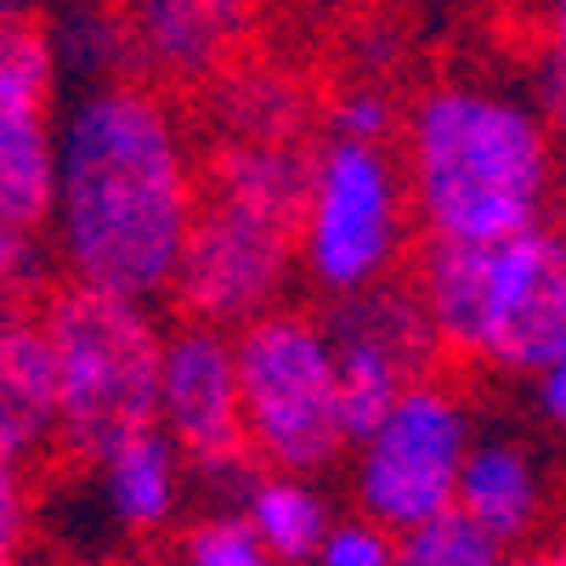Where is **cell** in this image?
<instances>
[{"label": "cell", "instance_id": "28", "mask_svg": "<svg viewBox=\"0 0 566 566\" xmlns=\"http://www.w3.org/2000/svg\"><path fill=\"white\" fill-rule=\"evenodd\" d=\"M504 566H555V555H538V549H515Z\"/></svg>", "mask_w": 566, "mask_h": 566}, {"label": "cell", "instance_id": "11", "mask_svg": "<svg viewBox=\"0 0 566 566\" xmlns=\"http://www.w3.org/2000/svg\"><path fill=\"white\" fill-rule=\"evenodd\" d=\"M57 45L40 18L0 29V210L34 232H52L57 210Z\"/></svg>", "mask_w": 566, "mask_h": 566}, {"label": "cell", "instance_id": "1", "mask_svg": "<svg viewBox=\"0 0 566 566\" xmlns=\"http://www.w3.org/2000/svg\"><path fill=\"white\" fill-rule=\"evenodd\" d=\"M199 193L193 130L154 80H97L63 108L52 255L74 283L130 301L170 295Z\"/></svg>", "mask_w": 566, "mask_h": 566}, {"label": "cell", "instance_id": "22", "mask_svg": "<svg viewBox=\"0 0 566 566\" xmlns=\"http://www.w3.org/2000/svg\"><path fill=\"white\" fill-rule=\"evenodd\" d=\"M52 261L57 255L45 250V232H34V227H23L0 210V306H23L45 283Z\"/></svg>", "mask_w": 566, "mask_h": 566}, {"label": "cell", "instance_id": "26", "mask_svg": "<svg viewBox=\"0 0 566 566\" xmlns=\"http://www.w3.org/2000/svg\"><path fill=\"white\" fill-rule=\"evenodd\" d=\"M527 386H533V408H538V419L566 442V357L549 363L544 374H533Z\"/></svg>", "mask_w": 566, "mask_h": 566}, {"label": "cell", "instance_id": "17", "mask_svg": "<svg viewBox=\"0 0 566 566\" xmlns=\"http://www.w3.org/2000/svg\"><path fill=\"white\" fill-rule=\"evenodd\" d=\"M232 504L255 522V533L277 555V566H306L323 549L328 527L340 522L328 510V493L317 488V476H283V470H261V464L232 488Z\"/></svg>", "mask_w": 566, "mask_h": 566}, {"label": "cell", "instance_id": "20", "mask_svg": "<svg viewBox=\"0 0 566 566\" xmlns=\"http://www.w3.org/2000/svg\"><path fill=\"white\" fill-rule=\"evenodd\" d=\"M176 566H277L239 504H210L176 538Z\"/></svg>", "mask_w": 566, "mask_h": 566}, {"label": "cell", "instance_id": "5", "mask_svg": "<svg viewBox=\"0 0 566 566\" xmlns=\"http://www.w3.org/2000/svg\"><path fill=\"white\" fill-rule=\"evenodd\" d=\"M57 352V448L97 464L119 442L159 424L165 335L154 301L108 295L91 283H57L40 301Z\"/></svg>", "mask_w": 566, "mask_h": 566}, {"label": "cell", "instance_id": "15", "mask_svg": "<svg viewBox=\"0 0 566 566\" xmlns=\"http://www.w3.org/2000/svg\"><path fill=\"white\" fill-rule=\"evenodd\" d=\"M205 125L210 142H306L323 108L295 69L239 57L205 85Z\"/></svg>", "mask_w": 566, "mask_h": 566}, {"label": "cell", "instance_id": "18", "mask_svg": "<svg viewBox=\"0 0 566 566\" xmlns=\"http://www.w3.org/2000/svg\"><path fill=\"white\" fill-rule=\"evenodd\" d=\"M52 45H57V63H74L80 74H91V85L136 74L130 18L114 0H69L63 18L52 23Z\"/></svg>", "mask_w": 566, "mask_h": 566}, {"label": "cell", "instance_id": "8", "mask_svg": "<svg viewBox=\"0 0 566 566\" xmlns=\"http://www.w3.org/2000/svg\"><path fill=\"white\" fill-rule=\"evenodd\" d=\"M476 437V408L442 368L413 380L397 408L363 442H352L357 515L380 522L386 533L437 522L442 510L459 504V476Z\"/></svg>", "mask_w": 566, "mask_h": 566}, {"label": "cell", "instance_id": "7", "mask_svg": "<svg viewBox=\"0 0 566 566\" xmlns=\"http://www.w3.org/2000/svg\"><path fill=\"white\" fill-rule=\"evenodd\" d=\"M413 232L419 221L402 154L323 136L312 148V187L301 210V277L312 290L328 301L380 290L408 266Z\"/></svg>", "mask_w": 566, "mask_h": 566}, {"label": "cell", "instance_id": "16", "mask_svg": "<svg viewBox=\"0 0 566 566\" xmlns=\"http://www.w3.org/2000/svg\"><path fill=\"white\" fill-rule=\"evenodd\" d=\"M91 470H97L103 515L130 538H154V533L176 527V515L187 504V476H193L187 453L159 431V424L142 431V437H130V442H119Z\"/></svg>", "mask_w": 566, "mask_h": 566}, {"label": "cell", "instance_id": "12", "mask_svg": "<svg viewBox=\"0 0 566 566\" xmlns=\"http://www.w3.org/2000/svg\"><path fill=\"white\" fill-rule=\"evenodd\" d=\"M136 69L170 85H210L244 57L261 0H125Z\"/></svg>", "mask_w": 566, "mask_h": 566}, {"label": "cell", "instance_id": "21", "mask_svg": "<svg viewBox=\"0 0 566 566\" xmlns=\"http://www.w3.org/2000/svg\"><path fill=\"white\" fill-rule=\"evenodd\" d=\"M408 103H397V91L386 80H352L335 97L323 103V136L340 142H374V148H391V136H402Z\"/></svg>", "mask_w": 566, "mask_h": 566}, {"label": "cell", "instance_id": "19", "mask_svg": "<svg viewBox=\"0 0 566 566\" xmlns=\"http://www.w3.org/2000/svg\"><path fill=\"white\" fill-rule=\"evenodd\" d=\"M510 549L470 515L453 504L437 522H419L397 533V566H504Z\"/></svg>", "mask_w": 566, "mask_h": 566}, {"label": "cell", "instance_id": "10", "mask_svg": "<svg viewBox=\"0 0 566 566\" xmlns=\"http://www.w3.org/2000/svg\"><path fill=\"white\" fill-rule=\"evenodd\" d=\"M159 431L187 453L193 476L239 488L255 459L244 431V386H239V340L232 328L181 317L165 335L159 368Z\"/></svg>", "mask_w": 566, "mask_h": 566}, {"label": "cell", "instance_id": "14", "mask_svg": "<svg viewBox=\"0 0 566 566\" xmlns=\"http://www.w3.org/2000/svg\"><path fill=\"white\" fill-rule=\"evenodd\" d=\"M459 510L482 522L510 555L527 549L549 522V464L527 437L482 431L459 476Z\"/></svg>", "mask_w": 566, "mask_h": 566}, {"label": "cell", "instance_id": "24", "mask_svg": "<svg viewBox=\"0 0 566 566\" xmlns=\"http://www.w3.org/2000/svg\"><path fill=\"white\" fill-rule=\"evenodd\" d=\"M34 527V493H29V464L0 459V566H18Z\"/></svg>", "mask_w": 566, "mask_h": 566}, {"label": "cell", "instance_id": "23", "mask_svg": "<svg viewBox=\"0 0 566 566\" xmlns=\"http://www.w3.org/2000/svg\"><path fill=\"white\" fill-rule=\"evenodd\" d=\"M306 566H397V533H386L368 515H346L328 527L323 549Z\"/></svg>", "mask_w": 566, "mask_h": 566}, {"label": "cell", "instance_id": "25", "mask_svg": "<svg viewBox=\"0 0 566 566\" xmlns=\"http://www.w3.org/2000/svg\"><path fill=\"white\" fill-rule=\"evenodd\" d=\"M533 97L549 114L555 136H566V0H549V12H544V69H538Z\"/></svg>", "mask_w": 566, "mask_h": 566}, {"label": "cell", "instance_id": "3", "mask_svg": "<svg viewBox=\"0 0 566 566\" xmlns=\"http://www.w3.org/2000/svg\"><path fill=\"white\" fill-rule=\"evenodd\" d=\"M312 187L306 142H210L205 193L170 277L181 317L239 335L272 306H290L301 277V210Z\"/></svg>", "mask_w": 566, "mask_h": 566}, {"label": "cell", "instance_id": "6", "mask_svg": "<svg viewBox=\"0 0 566 566\" xmlns=\"http://www.w3.org/2000/svg\"><path fill=\"white\" fill-rule=\"evenodd\" d=\"M250 459L283 476H323L352 453L340 413V357L317 312L272 306L239 335Z\"/></svg>", "mask_w": 566, "mask_h": 566}, {"label": "cell", "instance_id": "29", "mask_svg": "<svg viewBox=\"0 0 566 566\" xmlns=\"http://www.w3.org/2000/svg\"><path fill=\"white\" fill-rule=\"evenodd\" d=\"M549 555H555V566H566V538H560V544H555Z\"/></svg>", "mask_w": 566, "mask_h": 566}, {"label": "cell", "instance_id": "9", "mask_svg": "<svg viewBox=\"0 0 566 566\" xmlns=\"http://www.w3.org/2000/svg\"><path fill=\"white\" fill-rule=\"evenodd\" d=\"M323 323L340 357V413L352 442H363L397 408V397L424 374H437L448 357L419 290L397 277L380 283V290L328 301Z\"/></svg>", "mask_w": 566, "mask_h": 566}, {"label": "cell", "instance_id": "30", "mask_svg": "<svg viewBox=\"0 0 566 566\" xmlns=\"http://www.w3.org/2000/svg\"><path fill=\"white\" fill-rule=\"evenodd\" d=\"M560 205H566V181H560Z\"/></svg>", "mask_w": 566, "mask_h": 566}, {"label": "cell", "instance_id": "4", "mask_svg": "<svg viewBox=\"0 0 566 566\" xmlns=\"http://www.w3.org/2000/svg\"><path fill=\"white\" fill-rule=\"evenodd\" d=\"M408 283L459 363L533 380L566 357V227L555 221L504 244L424 239Z\"/></svg>", "mask_w": 566, "mask_h": 566}, {"label": "cell", "instance_id": "2", "mask_svg": "<svg viewBox=\"0 0 566 566\" xmlns=\"http://www.w3.org/2000/svg\"><path fill=\"white\" fill-rule=\"evenodd\" d=\"M402 176L413 221L442 244H504L549 221L560 199V136L538 97L448 74L408 103Z\"/></svg>", "mask_w": 566, "mask_h": 566}, {"label": "cell", "instance_id": "13", "mask_svg": "<svg viewBox=\"0 0 566 566\" xmlns=\"http://www.w3.org/2000/svg\"><path fill=\"white\" fill-rule=\"evenodd\" d=\"M57 352L40 306H0V459L34 464L57 448Z\"/></svg>", "mask_w": 566, "mask_h": 566}, {"label": "cell", "instance_id": "27", "mask_svg": "<svg viewBox=\"0 0 566 566\" xmlns=\"http://www.w3.org/2000/svg\"><path fill=\"white\" fill-rule=\"evenodd\" d=\"M7 23H34V0H0V29Z\"/></svg>", "mask_w": 566, "mask_h": 566}]
</instances>
